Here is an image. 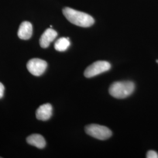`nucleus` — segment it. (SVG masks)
Instances as JSON below:
<instances>
[{
	"mask_svg": "<svg viewBox=\"0 0 158 158\" xmlns=\"http://www.w3.org/2000/svg\"><path fill=\"white\" fill-rule=\"evenodd\" d=\"M33 28L32 25L28 21H24L21 23L18 31V37L23 40L30 39L32 35Z\"/></svg>",
	"mask_w": 158,
	"mask_h": 158,
	"instance_id": "nucleus-8",
	"label": "nucleus"
},
{
	"mask_svg": "<svg viewBox=\"0 0 158 158\" xmlns=\"http://www.w3.org/2000/svg\"><path fill=\"white\" fill-rule=\"evenodd\" d=\"M4 86L2 85L1 82H0V98H1L3 96H4Z\"/></svg>",
	"mask_w": 158,
	"mask_h": 158,
	"instance_id": "nucleus-12",
	"label": "nucleus"
},
{
	"mask_svg": "<svg viewBox=\"0 0 158 158\" xmlns=\"http://www.w3.org/2000/svg\"><path fill=\"white\" fill-rule=\"evenodd\" d=\"M57 36L56 31L52 28L47 29L42 35L40 40V46L43 48H48Z\"/></svg>",
	"mask_w": 158,
	"mask_h": 158,
	"instance_id": "nucleus-6",
	"label": "nucleus"
},
{
	"mask_svg": "<svg viewBox=\"0 0 158 158\" xmlns=\"http://www.w3.org/2000/svg\"><path fill=\"white\" fill-rule=\"evenodd\" d=\"M47 66L48 64L46 61L38 58L29 60L27 64L29 72L35 76H40L44 73Z\"/></svg>",
	"mask_w": 158,
	"mask_h": 158,
	"instance_id": "nucleus-5",
	"label": "nucleus"
},
{
	"mask_svg": "<svg viewBox=\"0 0 158 158\" xmlns=\"http://www.w3.org/2000/svg\"><path fill=\"white\" fill-rule=\"evenodd\" d=\"M52 106L47 103L40 106L36 111V117L38 119L41 121H47L52 115Z\"/></svg>",
	"mask_w": 158,
	"mask_h": 158,
	"instance_id": "nucleus-7",
	"label": "nucleus"
},
{
	"mask_svg": "<svg viewBox=\"0 0 158 158\" xmlns=\"http://www.w3.org/2000/svg\"><path fill=\"white\" fill-rule=\"evenodd\" d=\"M63 14L70 23L79 27H90L94 23V18L90 15L71 8H63Z\"/></svg>",
	"mask_w": 158,
	"mask_h": 158,
	"instance_id": "nucleus-1",
	"label": "nucleus"
},
{
	"mask_svg": "<svg viewBox=\"0 0 158 158\" xmlns=\"http://www.w3.org/2000/svg\"><path fill=\"white\" fill-rule=\"evenodd\" d=\"M134 90L135 85L132 81H117L111 85L109 93L114 98L123 99L132 94Z\"/></svg>",
	"mask_w": 158,
	"mask_h": 158,
	"instance_id": "nucleus-2",
	"label": "nucleus"
},
{
	"mask_svg": "<svg viewBox=\"0 0 158 158\" xmlns=\"http://www.w3.org/2000/svg\"><path fill=\"white\" fill-rule=\"evenodd\" d=\"M147 158H158V154L154 151H149L147 154Z\"/></svg>",
	"mask_w": 158,
	"mask_h": 158,
	"instance_id": "nucleus-11",
	"label": "nucleus"
},
{
	"mask_svg": "<svg viewBox=\"0 0 158 158\" xmlns=\"http://www.w3.org/2000/svg\"><path fill=\"white\" fill-rule=\"evenodd\" d=\"M85 131L89 135L100 140H106L112 135L111 130L107 127L100 125H89L85 127Z\"/></svg>",
	"mask_w": 158,
	"mask_h": 158,
	"instance_id": "nucleus-3",
	"label": "nucleus"
},
{
	"mask_svg": "<svg viewBox=\"0 0 158 158\" xmlns=\"http://www.w3.org/2000/svg\"><path fill=\"white\" fill-rule=\"evenodd\" d=\"M27 141L29 145L42 149L46 146L45 139L44 136L40 134H32L27 138Z\"/></svg>",
	"mask_w": 158,
	"mask_h": 158,
	"instance_id": "nucleus-9",
	"label": "nucleus"
},
{
	"mask_svg": "<svg viewBox=\"0 0 158 158\" xmlns=\"http://www.w3.org/2000/svg\"><path fill=\"white\" fill-rule=\"evenodd\" d=\"M110 63L106 61H97L91 64L85 70V77L91 78L108 71L111 69Z\"/></svg>",
	"mask_w": 158,
	"mask_h": 158,
	"instance_id": "nucleus-4",
	"label": "nucleus"
},
{
	"mask_svg": "<svg viewBox=\"0 0 158 158\" xmlns=\"http://www.w3.org/2000/svg\"><path fill=\"white\" fill-rule=\"evenodd\" d=\"M70 45V42L68 38H60L55 44V49L59 52L66 51Z\"/></svg>",
	"mask_w": 158,
	"mask_h": 158,
	"instance_id": "nucleus-10",
	"label": "nucleus"
}]
</instances>
